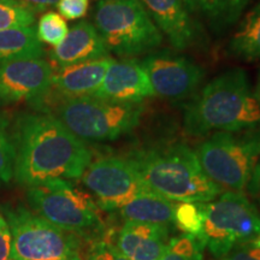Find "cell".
<instances>
[{"label": "cell", "mask_w": 260, "mask_h": 260, "mask_svg": "<svg viewBox=\"0 0 260 260\" xmlns=\"http://www.w3.org/2000/svg\"><path fill=\"white\" fill-rule=\"evenodd\" d=\"M15 180L30 187L54 178L79 180L92 162L83 140L48 113H22L15 123Z\"/></svg>", "instance_id": "obj_1"}, {"label": "cell", "mask_w": 260, "mask_h": 260, "mask_svg": "<svg viewBox=\"0 0 260 260\" xmlns=\"http://www.w3.org/2000/svg\"><path fill=\"white\" fill-rule=\"evenodd\" d=\"M260 128V106L248 75L235 68L220 73L184 106L183 129L189 136Z\"/></svg>", "instance_id": "obj_2"}, {"label": "cell", "mask_w": 260, "mask_h": 260, "mask_svg": "<svg viewBox=\"0 0 260 260\" xmlns=\"http://www.w3.org/2000/svg\"><path fill=\"white\" fill-rule=\"evenodd\" d=\"M128 158L149 189L174 203H210L224 191L204 171L195 149L184 144L138 151Z\"/></svg>", "instance_id": "obj_3"}, {"label": "cell", "mask_w": 260, "mask_h": 260, "mask_svg": "<svg viewBox=\"0 0 260 260\" xmlns=\"http://www.w3.org/2000/svg\"><path fill=\"white\" fill-rule=\"evenodd\" d=\"M94 23L107 50L123 58L151 53L164 40L140 0H99Z\"/></svg>", "instance_id": "obj_4"}, {"label": "cell", "mask_w": 260, "mask_h": 260, "mask_svg": "<svg viewBox=\"0 0 260 260\" xmlns=\"http://www.w3.org/2000/svg\"><path fill=\"white\" fill-rule=\"evenodd\" d=\"M195 153L217 186L243 191L260 158V128L216 132L198 146Z\"/></svg>", "instance_id": "obj_5"}, {"label": "cell", "mask_w": 260, "mask_h": 260, "mask_svg": "<svg viewBox=\"0 0 260 260\" xmlns=\"http://www.w3.org/2000/svg\"><path fill=\"white\" fill-rule=\"evenodd\" d=\"M142 103H118L95 96L64 99L57 107V118L81 140L113 141L139 125Z\"/></svg>", "instance_id": "obj_6"}, {"label": "cell", "mask_w": 260, "mask_h": 260, "mask_svg": "<svg viewBox=\"0 0 260 260\" xmlns=\"http://www.w3.org/2000/svg\"><path fill=\"white\" fill-rule=\"evenodd\" d=\"M25 197L35 213L65 232L87 235L103 226L94 198L71 180L54 178L27 187Z\"/></svg>", "instance_id": "obj_7"}, {"label": "cell", "mask_w": 260, "mask_h": 260, "mask_svg": "<svg viewBox=\"0 0 260 260\" xmlns=\"http://www.w3.org/2000/svg\"><path fill=\"white\" fill-rule=\"evenodd\" d=\"M11 232L10 260H80L75 234L60 229L24 205L2 206Z\"/></svg>", "instance_id": "obj_8"}, {"label": "cell", "mask_w": 260, "mask_h": 260, "mask_svg": "<svg viewBox=\"0 0 260 260\" xmlns=\"http://www.w3.org/2000/svg\"><path fill=\"white\" fill-rule=\"evenodd\" d=\"M200 241L214 258L260 236V213L242 191L225 190L205 204Z\"/></svg>", "instance_id": "obj_9"}, {"label": "cell", "mask_w": 260, "mask_h": 260, "mask_svg": "<svg viewBox=\"0 0 260 260\" xmlns=\"http://www.w3.org/2000/svg\"><path fill=\"white\" fill-rule=\"evenodd\" d=\"M81 180L99 209L106 212L119 211L136 198L155 194L144 183L128 157L109 155L92 161Z\"/></svg>", "instance_id": "obj_10"}, {"label": "cell", "mask_w": 260, "mask_h": 260, "mask_svg": "<svg viewBox=\"0 0 260 260\" xmlns=\"http://www.w3.org/2000/svg\"><path fill=\"white\" fill-rule=\"evenodd\" d=\"M140 63L148 75L155 95L164 99L190 98L205 79V70L199 64L168 50L151 52Z\"/></svg>", "instance_id": "obj_11"}, {"label": "cell", "mask_w": 260, "mask_h": 260, "mask_svg": "<svg viewBox=\"0 0 260 260\" xmlns=\"http://www.w3.org/2000/svg\"><path fill=\"white\" fill-rule=\"evenodd\" d=\"M51 65L42 58L0 63V95L5 103L42 105L52 89Z\"/></svg>", "instance_id": "obj_12"}, {"label": "cell", "mask_w": 260, "mask_h": 260, "mask_svg": "<svg viewBox=\"0 0 260 260\" xmlns=\"http://www.w3.org/2000/svg\"><path fill=\"white\" fill-rule=\"evenodd\" d=\"M162 37L178 52L204 46L205 27L183 0H140Z\"/></svg>", "instance_id": "obj_13"}, {"label": "cell", "mask_w": 260, "mask_h": 260, "mask_svg": "<svg viewBox=\"0 0 260 260\" xmlns=\"http://www.w3.org/2000/svg\"><path fill=\"white\" fill-rule=\"evenodd\" d=\"M90 96L118 103H142L155 96L151 81L140 60H113L102 84Z\"/></svg>", "instance_id": "obj_14"}, {"label": "cell", "mask_w": 260, "mask_h": 260, "mask_svg": "<svg viewBox=\"0 0 260 260\" xmlns=\"http://www.w3.org/2000/svg\"><path fill=\"white\" fill-rule=\"evenodd\" d=\"M170 226L125 220L117 248L128 260H159L169 242Z\"/></svg>", "instance_id": "obj_15"}, {"label": "cell", "mask_w": 260, "mask_h": 260, "mask_svg": "<svg viewBox=\"0 0 260 260\" xmlns=\"http://www.w3.org/2000/svg\"><path fill=\"white\" fill-rule=\"evenodd\" d=\"M113 60V58L107 57L60 67L52 75V88L64 99L92 95L102 84Z\"/></svg>", "instance_id": "obj_16"}, {"label": "cell", "mask_w": 260, "mask_h": 260, "mask_svg": "<svg viewBox=\"0 0 260 260\" xmlns=\"http://www.w3.org/2000/svg\"><path fill=\"white\" fill-rule=\"evenodd\" d=\"M107 57H110V51L99 31L86 21L70 28L63 42L51 53L52 60L59 68Z\"/></svg>", "instance_id": "obj_17"}, {"label": "cell", "mask_w": 260, "mask_h": 260, "mask_svg": "<svg viewBox=\"0 0 260 260\" xmlns=\"http://www.w3.org/2000/svg\"><path fill=\"white\" fill-rule=\"evenodd\" d=\"M204 27L216 37L226 34L255 0H183Z\"/></svg>", "instance_id": "obj_18"}, {"label": "cell", "mask_w": 260, "mask_h": 260, "mask_svg": "<svg viewBox=\"0 0 260 260\" xmlns=\"http://www.w3.org/2000/svg\"><path fill=\"white\" fill-rule=\"evenodd\" d=\"M228 51L234 58L243 61L260 59V0L240 19Z\"/></svg>", "instance_id": "obj_19"}, {"label": "cell", "mask_w": 260, "mask_h": 260, "mask_svg": "<svg viewBox=\"0 0 260 260\" xmlns=\"http://www.w3.org/2000/svg\"><path fill=\"white\" fill-rule=\"evenodd\" d=\"M175 203L157 194L144 195L136 198L118 211L124 220L132 222L161 224H174Z\"/></svg>", "instance_id": "obj_20"}, {"label": "cell", "mask_w": 260, "mask_h": 260, "mask_svg": "<svg viewBox=\"0 0 260 260\" xmlns=\"http://www.w3.org/2000/svg\"><path fill=\"white\" fill-rule=\"evenodd\" d=\"M44 54V47L37 35V29L32 25L0 30V63L42 58Z\"/></svg>", "instance_id": "obj_21"}, {"label": "cell", "mask_w": 260, "mask_h": 260, "mask_svg": "<svg viewBox=\"0 0 260 260\" xmlns=\"http://www.w3.org/2000/svg\"><path fill=\"white\" fill-rule=\"evenodd\" d=\"M205 204L206 203H176L174 211V225L182 234L200 239L204 228Z\"/></svg>", "instance_id": "obj_22"}, {"label": "cell", "mask_w": 260, "mask_h": 260, "mask_svg": "<svg viewBox=\"0 0 260 260\" xmlns=\"http://www.w3.org/2000/svg\"><path fill=\"white\" fill-rule=\"evenodd\" d=\"M204 249L205 246L198 237L181 234L169 240L159 260H205Z\"/></svg>", "instance_id": "obj_23"}, {"label": "cell", "mask_w": 260, "mask_h": 260, "mask_svg": "<svg viewBox=\"0 0 260 260\" xmlns=\"http://www.w3.org/2000/svg\"><path fill=\"white\" fill-rule=\"evenodd\" d=\"M16 149L9 118L0 113V186L10 183L15 176Z\"/></svg>", "instance_id": "obj_24"}, {"label": "cell", "mask_w": 260, "mask_h": 260, "mask_svg": "<svg viewBox=\"0 0 260 260\" xmlns=\"http://www.w3.org/2000/svg\"><path fill=\"white\" fill-rule=\"evenodd\" d=\"M35 12L21 0H0V30L34 24Z\"/></svg>", "instance_id": "obj_25"}, {"label": "cell", "mask_w": 260, "mask_h": 260, "mask_svg": "<svg viewBox=\"0 0 260 260\" xmlns=\"http://www.w3.org/2000/svg\"><path fill=\"white\" fill-rule=\"evenodd\" d=\"M69 27L63 16L58 12L48 11L42 15L37 27V35L39 40L50 46L57 47L67 37Z\"/></svg>", "instance_id": "obj_26"}, {"label": "cell", "mask_w": 260, "mask_h": 260, "mask_svg": "<svg viewBox=\"0 0 260 260\" xmlns=\"http://www.w3.org/2000/svg\"><path fill=\"white\" fill-rule=\"evenodd\" d=\"M88 3L89 0H59L56 6L64 18L75 21L86 16Z\"/></svg>", "instance_id": "obj_27"}, {"label": "cell", "mask_w": 260, "mask_h": 260, "mask_svg": "<svg viewBox=\"0 0 260 260\" xmlns=\"http://www.w3.org/2000/svg\"><path fill=\"white\" fill-rule=\"evenodd\" d=\"M88 260H128L121 252L118 251L116 245L111 241L103 240L94 243L89 251Z\"/></svg>", "instance_id": "obj_28"}, {"label": "cell", "mask_w": 260, "mask_h": 260, "mask_svg": "<svg viewBox=\"0 0 260 260\" xmlns=\"http://www.w3.org/2000/svg\"><path fill=\"white\" fill-rule=\"evenodd\" d=\"M216 260H260V249L253 242L243 243Z\"/></svg>", "instance_id": "obj_29"}, {"label": "cell", "mask_w": 260, "mask_h": 260, "mask_svg": "<svg viewBox=\"0 0 260 260\" xmlns=\"http://www.w3.org/2000/svg\"><path fill=\"white\" fill-rule=\"evenodd\" d=\"M11 254V232L4 214L0 212V260H10Z\"/></svg>", "instance_id": "obj_30"}, {"label": "cell", "mask_w": 260, "mask_h": 260, "mask_svg": "<svg viewBox=\"0 0 260 260\" xmlns=\"http://www.w3.org/2000/svg\"><path fill=\"white\" fill-rule=\"evenodd\" d=\"M246 189L251 197L256 198V199L260 198V158L258 162H256L254 170H253L251 180H249L248 184H247Z\"/></svg>", "instance_id": "obj_31"}, {"label": "cell", "mask_w": 260, "mask_h": 260, "mask_svg": "<svg viewBox=\"0 0 260 260\" xmlns=\"http://www.w3.org/2000/svg\"><path fill=\"white\" fill-rule=\"evenodd\" d=\"M25 6H28L32 12L45 11L51 6L57 5L59 0H21Z\"/></svg>", "instance_id": "obj_32"}, {"label": "cell", "mask_w": 260, "mask_h": 260, "mask_svg": "<svg viewBox=\"0 0 260 260\" xmlns=\"http://www.w3.org/2000/svg\"><path fill=\"white\" fill-rule=\"evenodd\" d=\"M253 93H254L256 102H258L260 106V71L258 73V76H256V82H255L254 89H253Z\"/></svg>", "instance_id": "obj_33"}, {"label": "cell", "mask_w": 260, "mask_h": 260, "mask_svg": "<svg viewBox=\"0 0 260 260\" xmlns=\"http://www.w3.org/2000/svg\"><path fill=\"white\" fill-rule=\"evenodd\" d=\"M253 245H254L255 247H258V248L260 249V236H258V237H256V239L255 240H253Z\"/></svg>", "instance_id": "obj_34"}, {"label": "cell", "mask_w": 260, "mask_h": 260, "mask_svg": "<svg viewBox=\"0 0 260 260\" xmlns=\"http://www.w3.org/2000/svg\"><path fill=\"white\" fill-rule=\"evenodd\" d=\"M3 104H6V103H5V100H4V99H3V96H2V95H0V106H2V105H3Z\"/></svg>", "instance_id": "obj_35"}, {"label": "cell", "mask_w": 260, "mask_h": 260, "mask_svg": "<svg viewBox=\"0 0 260 260\" xmlns=\"http://www.w3.org/2000/svg\"><path fill=\"white\" fill-rule=\"evenodd\" d=\"M258 203H259V207H260V198L258 199Z\"/></svg>", "instance_id": "obj_36"}]
</instances>
